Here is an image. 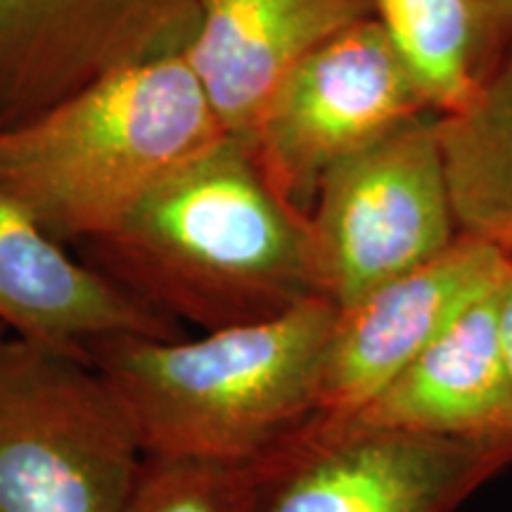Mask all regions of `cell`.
I'll return each instance as SVG.
<instances>
[{"label": "cell", "mask_w": 512, "mask_h": 512, "mask_svg": "<svg viewBox=\"0 0 512 512\" xmlns=\"http://www.w3.org/2000/svg\"><path fill=\"white\" fill-rule=\"evenodd\" d=\"M437 112H425L337 162L309 214L320 292L349 309L456 242Z\"/></svg>", "instance_id": "obj_6"}, {"label": "cell", "mask_w": 512, "mask_h": 512, "mask_svg": "<svg viewBox=\"0 0 512 512\" xmlns=\"http://www.w3.org/2000/svg\"><path fill=\"white\" fill-rule=\"evenodd\" d=\"M425 112L434 107L411 67L368 17L285 76L245 143L273 188L309 216L332 166Z\"/></svg>", "instance_id": "obj_7"}, {"label": "cell", "mask_w": 512, "mask_h": 512, "mask_svg": "<svg viewBox=\"0 0 512 512\" xmlns=\"http://www.w3.org/2000/svg\"><path fill=\"white\" fill-rule=\"evenodd\" d=\"M200 0H0V131L110 72L183 53Z\"/></svg>", "instance_id": "obj_8"}, {"label": "cell", "mask_w": 512, "mask_h": 512, "mask_svg": "<svg viewBox=\"0 0 512 512\" xmlns=\"http://www.w3.org/2000/svg\"><path fill=\"white\" fill-rule=\"evenodd\" d=\"M496 328L505 368H508L512 382V252L508 254V266L496 285Z\"/></svg>", "instance_id": "obj_16"}, {"label": "cell", "mask_w": 512, "mask_h": 512, "mask_svg": "<svg viewBox=\"0 0 512 512\" xmlns=\"http://www.w3.org/2000/svg\"><path fill=\"white\" fill-rule=\"evenodd\" d=\"M12 342H15V335H12V332L5 328L3 323H0V377H3V370H5V366H8Z\"/></svg>", "instance_id": "obj_18"}, {"label": "cell", "mask_w": 512, "mask_h": 512, "mask_svg": "<svg viewBox=\"0 0 512 512\" xmlns=\"http://www.w3.org/2000/svg\"><path fill=\"white\" fill-rule=\"evenodd\" d=\"M508 254L460 233L425 266L339 309L325 349L318 411L358 415L463 313L494 292Z\"/></svg>", "instance_id": "obj_9"}, {"label": "cell", "mask_w": 512, "mask_h": 512, "mask_svg": "<svg viewBox=\"0 0 512 512\" xmlns=\"http://www.w3.org/2000/svg\"><path fill=\"white\" fill-rule=\"evenodd\" d=\"M226 136L185 55L150 57L3 128L0 188L62 245L93 242Z\"/></svg>", "instance_id": "obj_3"}, {"label": "cell", "mask_w": 512, "mask_h": 512, "mask_svg": "<svg viewBox=\"0 0 512 512\" xmlns=\"http://www.w3.org/2000/svg\"><path fill=\"white\" fill-rule=\"evenodd\" d=\"M128 512H238V465L147 458Z\"/></svg>", "instance_id": "obj_15"}, {"label": "cell", "mask_w": 512, "mask_h": 512, "mask_svg": "<svg viewBox=\"0 0 512 512\" xmlns=\"http://www.w3.org/2000/svg\"><path fill=\"white\" fill-rule=\"evenodd\" d=\"M356 418L427 437L512 441V382L498 342L496 287Z\"/></svg>", "instance_id": "obj_12"}, {"label": "cell", "mask_w": 512, "mask_h": 512, "mask_svg": "<svg viewBox=\"0 0 512 512\" xmlns=\"http://www.w3.org/2000/svg\"><path fill=\"white\" fill-rule=\"evenodd\" d=\"M496 46L512 41V0H472Z\"/></svg>", "instance_id": "obj_17"}, {"label": "cell", "mask_w": 512, "mask_h": 512, "mask_svg": "<svg viewBox=\"0 0 512 512\" xmlns=\"http://www.w3.org/2000/svg\"><path fill=\"white\" fill-rule=\"evenodd\" d=\"M512 467V441H460L313 413L238 465V512H458Z\"/></svg>", "instance_id": "obj_5"}, {"label": "cell", "mask_w": 512, "mask_h": 512, "mask_svg": "<svg viewBox=\"0 0 512 512\" xmlns=\"http://www.w3.org/2000/svg\"><path fill=\"white\" fill-rule=\"evenodd\" d=\"M0 323L24 342L86 361L88 349L107 337H183L174 318L72 259L3 188Z\"/></svg>", "instance_id": "obj_10"}, {"label": "cell", "mask_w": 512, "mask_h": 512, "mask_svg": "<svg viewBox=\"0 0 512 512\" xmlns=\"http://www.w3.org/2000/svg\"><path fill=\"white\" fill-rule=\"evenodd\" d=\"M460 233L512 252V46L463 107L439 119Z\"/></svg>", "instance_id": "obj_13"}, {"label": "cell", "mask_w": 512, "mask_h": 512, "mask_svg": "<svg viewBox=\"0 0 512 512\" xmlns=\"http://www.w3.org/2000/svg\"><path fill=\"white\" fill-rule=\"evenodd\" d=\"M373 8L434 112L460 110L498 60L472 0H373Z\"/></svg>", "instance_id": "obj_14"}, {"label": "cell", "mask_w": 512, "mask_h": 512, "mask_svg": "<svg viewBox=\"0 0 512 512\" xmlns=\"http://www.w3.org/2000/svg\"><path fill=\"white\" fill-rule=\"evenodd\" d=\"M145 460L86 358L15 337L0 377V512H128Z\"/></svg>", "instance_id": "obj_4"}, {"label": "cell", "mask_w": 512, "mask_h": 512, "mask_svg": "<svg viewBox=\"0 0 512 512\" xmlns=\"http://www.w3.org/2000/svg\"><path fill=\"white\" fill-rule=\"evenodd\" d=\"M337 313L313 297L197 339L107 337L88 363L124 403L147 458L245 465L318 413Z\"/></svg>", "instance_id": "obj_2"}, {"label": "cell", "mask_w": 512, "mask_h": 512, "mask_svg": "<svg viewBox=\"0 0 512 512\" xmlns=\"http://www.w3.org/2000/svg\"><path fill=\"white\" fill-rule=\"evenodd\" d=\"M373 0H200L183 50L228 136L247 140L287 74L361 19Z\"/></svg>", "instance_id": "obj_11"}, {"label": "cell", "mask_w": 512, "mask_h": 512, "mask_svg": "<svg viewBox=\"0 0 512 512\" xmlns=\"http://www.w3.org/2000/svg\"><path fill=\"white\" fill-rule=\"evenodd\" d=\"M88 245L95 268L204 330L259 323L323 297L309 216L233 136L166 176Z\"/></svg>", "instance_id": "obj_1"}]
</instances>
